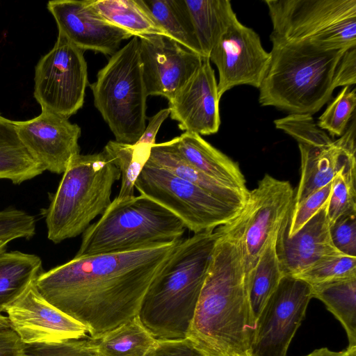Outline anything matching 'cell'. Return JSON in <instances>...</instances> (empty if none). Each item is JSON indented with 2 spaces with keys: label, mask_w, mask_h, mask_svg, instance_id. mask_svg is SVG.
<instances>
[{
  "label": "cell",
  "mask_w": 356,
  "mask_h": 356,
  "mask_svg": "<svg viewBox=\"0 0 356 356\" xmlns=\"http://www.w3.org/2000/svg\"><path fill=\"white\" fill-rule=\"evenodd\" d=\"M356 49L351 48L345 51L334 72L333 84L334 88L339 86H350L356 83Z\"/></svg>",
  "instance_id": "obj_41"
},
{
  "label": "cell",
  "mask_w": 356,
  "mask_h": 356,
  "mask_svg": "<svg viewBox=\"0 0 356 356\" xmlns=\"http://www.w3.org/2000/svg\"><path fill=\"white\" fill-rule=\"evenodd\" d=\"M332 241L342 254L356 257V213L341 216L330 226Z\"/></svg>",
  "instance_id": "obj_39"
},
{
  "label": "cell",
  "mask_w": 356,
  "mask_h": 356,
  "mask_svg": "<svg viewBox=\"0 0 356 356\" xmlns=\"http://www.w3.org/2000/svg\"><path fill=\"white\" fill-rule=\"evenodd\" d=\"M272 44L270 64L259 88L260 104L289 114L317 113L332 97L334 72L347 50L308 42Z\"/></svg>",
  "instance_id": "obj_4"
},
{
  "label": "cell",
  "mask_w": 356,
  "mask_h": 356,
  "mask_svg": "<svg viewBox=\"0 0 356 356\" xmlns=\"http://www.w3.org/2000/svg\"><path fill=\"white\" fill-rule=\"evenodd\" d=\"M298 145L301 158V175L293 205L328 184L343 168L356 163L355 118L337 140L327 144Z\"/></svg>",
  "instance_id": "obj_20"
},
{
  "label": "cell",
  "mask_w": 356,
  "mask_h": 356,
  "mask_svg": "<svg viewBox=\"0 0 356 356\" xmlns=\"http://www.w3.org/2000/svg\"><path fill=\"white\" fill-rule=\"evenodd\" d=\"M135 189L171 211L194 234L225 225L243 209L222 201L164 168L148 163L138 176Z\"/></svg>",
  "instance_id": "obj_9"
},
{
  "label": "cell",
  "mask_w": 356,
  "mask_h": 356,
  "mask_svg": "<svg viewBox=\"0 0 356 356\" xmlns=\"http://www.w3.org/2000/svg\"><path fill=\"white\" fill-rule=\"evenodd\" d=\"M83 52L58 32L35 67L33 96L42 111L69 118L82 108L88 83Z\"/></svg>",
  "instance_id": "obj_10"
},
{
  "label": "cell",
  "mask_w": 356,
  "mask_h": 356,
  "mask_svg": "<svg viewBox=\"0 0 356 356\" xmlns=\"http://www.w3.org/2000/svg\"><path fill=\"white\" fill-rule=\"evenodd\" d=\"M42 272L41 259L33 254L0 252V313L19 298Z\"/></svg>",
  "instance_id": "obj_26"
},
{
  "label": "cell",
  "mask_w": 356,
  "mask_h": 356,
  "mask_svg": "<svg viewBox=\"0 0 356 356\" xmlns=\"http://www.w3.org/2000/svg\"><path fill=\"white\" fill-rule=\"evenodd\" d=\"M356 163L341 170L332 180L327 217L330 226L343 216L356 213Z\"/></svg>",
  "instance_id": "obj_32"
},
{
  "label": "cell",
  "mask_w": 356,
  "mask_h": 356,
  "mask_svg": "<svg viewBox=\"0 0 356 356\" xmlns=\"http://www.w3.org/2000/svg\"><path fill=\"white\" fill-rule=\"evenodd\" d=\"M170 140L179 154L192 166L211 179L248 195L246 181L238 163L200 135L185 131Z\"/></svg>",
  "instance_id": "obj_21"
},
{
  "label": "cell",
  "mask_w": 356,
  "mask_h": 356,
  "mask_svg": "<svg viewBox=\"0 0 356 356\" xmlns=\"http://www.w3.org/2000/svg\"><path fill=\"white\" fill-rule=\"evenodd\" d=\"M145 356H206L188 338L156 339Z\"/></svg>",
  "instance_id": "obj_40"
},
{
  "label": "cell",
  "mask_w": 356,
  "mask_h": 356,
  "mask_svg": "<svg viewBox=\"0 0 356 356\" xmlns=\"http://www.w3.org/2000/svg\"><path fill=\"white\" fill-rule=\"evenodd\" d=\"M294 192L289 181L268 174L249 191L243 209L236 217L241 229V245L247 282L273 235L290 212Z\"/></svg>",
  "instance_id": "obj_11"
},
{
  "label": "cell",
  "mask_w": 356,
  "mask_h": 356,
  "mask_svg": "<svg viewBox=\"0 0 356 356\" xmlns=\"http://www.w3.org/2000/svg\"><path fill=\"white\" fill-rule=\"evenodd\" d=\"M218 236L216 228L182 238L150 284L137 316L155 339L187 337Z\"/></svg>",
  "instance_id": "obj_3"
},
{
  "label": "cell",
  "mask_w": 356,
  "mask_h": 356,
  "mask_svg": "<svg viewBox=\"0 0 356 356\" xmlns=\"http://www.w3.org/2000/svg\"><path fill=\"white\" fill-rule=\"evenodd\" d=\"M327 206V202L291 237L286 235V225L291 210L282 221L277 234L276 251L284 276L296 275L324 257L342 254L330 237Z\"/></svg>",
  "instance_id": "obj_19"
},
{
  "label": "cell",
  "mask_w": 356,
  "mask_h": 356,
  "mask_svg": "<svg viewBox=\"0 0 356 356\" xmlns=\"http://www.w3.org/2000/svg\"><path fill=\"white\" fill-rule=\"evenodd\" d=\"M356 106L355 88L344 86L318 118L317 125L331 136H341Z\"/></svg>",
  "instance_id": "obj_34"
},
{
  "label": "cell",
  "mask_w": 356,
  "mask_h": 356,
  "mask_svg": "<svg viewBox=\"0 0 356 356\" xmlns=\"http://www.w3.org/2000/svg\"><path fill=\"white\" fill-rule=\"evenodd\" d=\"M35 233V220L33 216L15 209L0 211V241L29 239Z\"/></svg>",
  "instance_id": "obj_38"
},
{
  "label": "cell",
  "mask_w": 356,
  "mask_h": 356,
  "mask_svg": "<svg viewBox=\"0 0 356 356\" xmlns=\"http://www.w3.org/2000/svg\"><path fill=\"white\" fill-rule=\"evenodd\" d=\"M271 42H308L328 49L356 45V0H266Z\"/></svg>",
  "instance_id": "obj_8"
},
{
  "label": "cell",
  "mask_w": 356,
  "mask_h": 356,
  "mask_svg": "<svg viewBox=\"0 0 356 356\" xmlns=\"http://www.w3.org/2000/svg\"><path fill=\"white\" fill-rule=\"evenodd\" d=\"M10 328L11 327L8 317L0 313V330Z\"/></svg>",
  "instance_id": "obj_45"
},
{
  "label": "cell",
  "mask_w": 356,
  "mask_h": 356,
  "mask_svg": "<svg viewBox=\"0 0 356 356\" xmlns=\"http://www.w3.org/2000/svg\"><path fill=\"white\" fill-rule=\"evenodd\" d=\"M274 124L277 129L293 137L298 144L321 145L333 140L317 125L311 115L289 114L275 120Z\"/></svg>",
  "instance_id": "obj_35"
},
{
  "label": "cell",
  "mask_w": 356,
  "mask_h": 356,
  "mask_svg": "<svg viewBox=\"0 0 356 356\" xmlns=\"http://www.w3.org/2000/svg\"><path fill=\"white\" fill-rule=\"evenodd\" d=\"M348 348L343 351L334 352L327 348H321L319 349H316L311 353L305 356H348Z\"/></svg>",
  "instance_id": "obj_44"
},
{
  "label": "cell",
  "mask_w": 356,
  "mask_h": 356,
  "mask_svg": "<svg viewBox=\"0 0 356 356\" xmlns=\"http://www.w3.org/2000/svg\"><path fill=\"white\" fill-rule=\"evenodd\" d=\"M147 95L171 100L200 67L204 57L163 35L139 38Z\"/></svg>",
  "instance_id": "obj_15"
},
{
  "label": "cell",
  "mask_w": 356,
  "mask_h": 356,
  "mask_svg": "<svg viewBox=\"0 0 356 356\" xmlns=\"http://www.w3.org/2000/svg\"><path fill=\"white\" fill-rule=\"evenodd\" d=\"M35 280L4 311L21 341L24 344L52 343L86 337L88 331L81 323L41 295Z\"/></svg>",
  "instance_id": "obj_14"
},
{
  "label": "cell",
  "mask_w": 356,
  "mask_h": 356,
  "mask_svg": "<svg viewBox=\"0 0 356 356\" xmlns=\"http://www.w3.org/2000/svg\"><path fill=\"white\" fill-rule=\"evenodd\" d=\"M332 181L314 191L305 199L293 205L286 225V233L289 237L297 233L328 202Z\"/></svg>",
  "instance_id": "obj_36"
},
{
  "label": "cell",
  "mask_w": 356,
  "mask_h": 356,
  "mask_svg": "<svg viewBox=\"0 0 356 356\" xmlns=\"http://www.w3.org/2000/svg\"><path fill=\"white\" fill-rule=\"evenodd\" d=\"M277 234L270 239L247 282L249 303L255 322L266 302L284 277L276 251Z\"/></svg>",
  "instance_id": "obj_28"
},
{
  "label": "cell",
  "mask_w": 356,
  "mask_h": 356,
  "mask_svg": "<svg viewBox=\"0 0 356 356\" xmlns=\"http://www.w3.org/2000/svg\"><path fill=\"white\" fill-rule=\"evenodd\" d=\"M90 3L104 21L128 32L131 37L140 38L157 35L170 38L155 19L145 1L90 0Z\"/></svg>",
  "instance_id": "obj_23"
},
{
  "label": "cell",
  "mask_w": 356,
  "mask_h": 356,
  "mask_svg": "<svg viewBox=\"0 0 356 356\" xmlns=\"http://www.w3.org/2000/svg\"><path fill=\"white\" fill-rule=\"evenodd\" d=\"M102 356H145L155 339L138 316L97 339H90Z\"/></svg>",
  "instance_id": "obj_29"
},
{
  "label": "cell",
  "mask_w": 356,
  "mask_h": 356,
  "mask_svg": "<svg viewBox=\"0 0 356 356\" xmlns=\"http://www.w3.org/2000/svg\"><path fill=\"white\" fill-rule=\"evenodd\" d=\"M244 356H251V355L248 354V355H244Z\"/></svg>",
  "instance_id": "obj_47"
},
{
  "label": "cell",
  "mask_w": 356,
  "mask_h": 356,
  "mask_svg": "<svg viewBox=\"0 0 356 356\" xmlns=\"http://www.w3.org/2000/svg\"><path fill=\"white\" fill-rule=\"evenodd\" d=\"M191 15L203 57L210 53L236 17L229 0H184Z\"/></svg>",
  "instance_id": "obj_25"
},
{
  "label": "cell",
  "mask_w": 356,
  "mask_h": 356,
  "mask_svg": "<svg viewBox=\"0 0 356 356\" xmlns=\"http://www.w3.org/2000/svg\"><path fill=\"white\" fill-rule=\"evenodd\" d=\"M311 287L312 298L322 301L345 329L348 348L356 346V278Z\"/></svg>",
  "instance_id": "obj_27"
},
{
  "label": "cell",
  "mask_w": 356,
  "mask_h": 356,
  "mask_svg": "<svg viewBox=\"0 0 356 356\" xmlns=\"http://www.w3.org/2000/svg\"><path fill=\"white\" fill-rule=\"evenodd\" d=\"M146 163L171 172L227 204L241 209L245 204L248 196L211 179L192 166L179 154L171 140L154 144Z\"/></svg>",
  "instance_id": "obj_22"
},
{
  "label": "cell",
  "mask_w": 356,
  "mask_h": 356,
  "mask_svg": "<svg viewBox=\"0 0 356 356\" xmlns=\"http://www.w3.org/2000/svg\"><path fill=\"white\" fill-rule=\"evenodd\" d=\"M184 222L145 195L115 197L99 219L83 232L75 257L118 253L179 241Z\"/></svg>",
  "instance_id": "obj_6"
},
{
  "label": "cell",
  "mask_w": 356,
  "mask_h": 356,
  "mask_svg": "<svg viewBox=\"0 0 356 356\" xmlns=\"http://www.w3.org/2000/svg\"><path fill=\"white\" fill-rule=\"evenodd\" d=\"M170 115L168 108H163L152 116L146 127L143 135L137 143H144L149 145L155 144V138L157 132L163 121Z\"/></svg>",
  "instance_id": "obj_43"
},
{
  "label": "cell",
  "mask_w": 356,
  "mask_h": 356,
  "mask_svg": "<svg viewBox=\"0 0 356 356\" xmlns=\"http://www.w3.org/2000/svg\"><path fill=\"white\" fill-rule=\"evenodd\" d=\"M26 356H102L90 339L25 344Z\"/></svg>",
  "instance_id": "obj_37"
},
{
  "label": "cell",
  "mask_w": 356,
  "mask_h": 356,
  "mask_svg": "<svg viewBox=\"0 0 356 356\" xmlns=\"http://www.w3.org/2000/svg\"><path fill=\"white\" fill-rule=\"evenodd\" d=\"M152 145L136 143L127 144L110 140L104 151L120 171L121 184L118 199L134 195L135 183L147 161Z\"/></svg>",
  "instance_id": "obj_31"
},
{
  "label": "cell",
  "mask_w": 356,
  "mask_h": 356,
  "mask_svg": "<svg viewBox=\"0 0 356 356\" xmlns=\"http://www.w3.org/2000/svg\"><path fill=\"white\" fill-rule=\"evenodd\" d=\"M22 144L44 170L63 173L71 159L80 154L81 127L47 111L28 120L13 121Z\"/></svg>",
  "instance_id": "obj_16"
},
{
  "label": "cell",
  "mask_w": 356,
  "mask_h": 356,
  "mask_svg": "<svg viewBox=\"0 0 356 356\" xmlns=\"http://www.w3.org/2000/svg\"><path fill=\"white\" fill-rule=\"evenodd\" d=\"M46 211L47 237L54 243L83 234L111 202L120 171L103 150L74 156Z\"/></svg>",
  "instance_id": "obj_5"
},
{
  "label": "cell",
  "mask_w": 356,
  "mask_h": 356,
  "mask_svg": "<svg viewBox=\"0 0 356 356\" xmlns=\"http://www.w3.org/2000/svg\"><path fill=\"white\" fill-rule=\"evenodd\" d=\"M145 2L155 19L171 38L203 57L184 0H152Z\"/></svg>",
  "instance_id": "obj_30"
},
{
  "label": "cell",
  "mask_w": 356,
  "mask_h": 356,
  "mask_svg": "<svg viewBox=\"0 0 356 356\" xmlns=\"http://www.w3.org/2000/svg\"><path fill=\"white\" fill-rule=\"evenodd\" d=\"M0 356H26L25 344L11 328L0 330Z\"/></svg>",
  "instance_id": "obj_42"
},
{
  "label": "cell",
  "mask_w": 356,
  "mask_h": 356,
  "mask_svg": "<svg viewBox=\"0 0 356 356\" xmlns=\"http://www.w3.org/2000/svg\"><path fill=\"white\" fill-rule=\"evenodd\" d=\"M347 348L349 349L348 356H356V346Z\"/></svg>",
  "instance_id": "obj_46"
},
{
  "label": "cell",
  "mask_w": 356,
  "mask_h": 356,
  "mask_svg": "<svg viewBox=\"0 0 356 356\" xmlns=\"http://www.w3.org/2000/svg\"><path fill=\"white\" fill-rule=\"evenodd\" d=\"M209 59L218 68V93L234 86L249 85L259 88L268 70L270 52L259 35L234 18L211 50Z\"/></svg>",
  "instance_id": "obj_13"
},
{
  "label": "cell",
  "mask_w": 356,
  "mask_h": 356,
  "mask_svg": "<svg viewBox=\"0 0 356 356\" xmlns=\"http://www.w3.org/2000/svg\"><path fill=\"white\" fill-rule=\"evenodd\" d=\"M312 298V287L293 276L282 277L255 322L251 356H286Z\"/></svg>",
  "instance_id": "obj_12"
},
{
  "label": "cell",
  "mask_w": 356,
  "mask_h": 356,
  "mask_svg": "<svg viewBox=\"0 0 356 356\" xmlns=\"http://www.w3.org/2000/svg\"><path fill=\"white\" fill-rule=\"evenodd\" d=\"M94 104L115 141L135 144L146 128L147 91L143 77L139 38L111 56L90 85Z\"/></svg>",
  "instance_id": "obj_7"
},
{
  "label": "cell",
  "mask_w": 356,
  "mask_h": 356,
  "mask_svg": "<svg viewBox=\"0 0 356 356\" xmlns=\"http://www.w3.org/2000/svg\"><path fill=\"white\" fill-rule=\"evenodd\" d=\"M58 32L83 51L114 54L122 40L131 35L104 21L95 10L90 0H56L47 3Z\"/></svg>",
  "instance_id": "obj_17"
},
{
  "label": "cell",
  "mask_w": 356,
  "mask_h": 356,
  "mask_svg": "<svg viewBox=\"0 0 356 356\" xmlns=\"http://www.w3.org/2000/svg\"><path fill=\"white\" fill-rule=\"evenodd\" d=\"M180 240L133 251L74 257L42 271L35 284L49 302L97 339L137 316L147 289Z\"/></svg>",
  "instance_id": "obj_1"
},
{
  "label": "cell",
  "mask_w": 356,
  "mask_h": 356,
  "mask_svg": "<svg viewBox=\"0 0 356 356\" xmlns=\"http://www.w3.org/2000/svg\"><path fill=\"white\" fill-rule=\"evenodd\" d=\"M220 99L214 70L209 59L204 58L195 74L168 101V108L179 129L211 135L220 127Z\"/></svg>",
  "instance_id": "obj_18"
},
{
  "label": "cell",
  "mask_w": 356,
  "mask_h": 356,
  "mask_svg": "<svg viewBox=\"0 0 356 356\" xmlns=\"http://www.w3.org/2000/svg\"><path fill=\"white\" fill-rule=\"evenodd\" d=\"M44 171L21 142L13 121L0 113V179L19 184Z\"/></svg>",
  "instance_id": "obj_24"
},
{
  "label": "cell",
  "mask_w": 356,
  "mask_h": 356,
  "mask_svg": "<svg viewBox=\"0 0 356 356\" xmlns=\"http://www.w3.org/2000/svg\"><path fill=\"white\" fill-rule=\"evenodd\" d=\"M293 277L310 286L356 278V257L343 254L326 257Z\"/></svg>",
  "instance_id": "obj_33"
},
{
  "label": "cell",
  "mask_w": 356,
  "mask_h": 356,
  "mask_svg": "<svg viewBox=\"0 0 356 356\" xmlns=\"http://www.w3.org/2000/svg\"><path fill=\"white\" fill-rule=\"evenodd\" d=\"M212 252L187 337L206 356L248 355L255 328L241 245L234 218L217 227Z\"/></svg>",
  "instance_id": "obj_2"
}]
</instances>
